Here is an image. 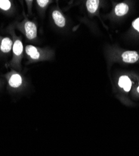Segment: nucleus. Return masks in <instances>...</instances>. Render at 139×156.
<instances>
[{
    "label": "nucleus",
    "mask_w": 139,
    "mask_h": 156,
    "mask_svg": "<svg viewBox=\"0 0 139 156\" xmlns=\"http://www.w3.org/2000/svg\"><path fill=\"white\" fill-rule=\"evenodd\" d=\"M119 85L120 86V87L123 88L125 91L128 92L131 89L132 82L128 76H123L120 77L119 81Z\"/></svg>",
    "instance_id": "4"
},
{
    "label": "nucleus",
    "mask_w": 139,
    "mask_h": 156,
    "mask_svg": "<svg viewBox=\"0 0 139 156\" xmlns=\"http://www.w3.org/2000/svg\"><path fill=\"white\" fill-rule=\"evenodd\" d=\"M26 52L28 55H29L33 59H38L40 58V53L38 51L36 48L33 46H27L26 47Z\"/></svg>",
    "instance_id": "8"
},
{
    "label": "nucleus",
    "mask_w": 139,
    "mask_h": 156,
    "mask_svg": "<svg viewBox=\"0 0 139 156\" xmlns=\"http://www.w3.org/2000/svg\"><path fill=\"white\" fill-rule=\"evenodd\" d=\"M12 41L9 37H5L3 39V40L0 46V49L3 53H8L11 49L12 48Z\"/></svg>",
    "instance_id": "6"
},
{
    "label": "nucleus",
    "mask_w": 139,
    "mask_h": 156,
    "mask_svg": "<svg viewBox=\"0 0 139 156\" xmlns=\"http://www.w3.org/2000/svg\"><path fill=\"white\" fill-rule=\"evenodd\" d=\"M132 26L137 31L139 32V18L134 21V22L132 23Z\"/></svg>",
    "instance_id": "13"
},
{
    "label": "nucleus",
    "mask_w": 139,
    "mask_h": 156,
    "mask_svg": "<svg viewBox=\"0 0 139 156\" xmlns=\"http://www.w3.org/2000/svg\"><path fill=\"white\" fill-rule=\"evenodd\" d=\"M98 0H88L86 2V8L91 13H94L98 9L99 5Z\"/></svg>",
    "instance_id": "9"
},
{
    "label": "nucleus",
    "mask_w": 139,
    "mask_h": 156,
    "mask_svg": "<svg viewBox=\"0 0 139 156\" xmlns=\"http://www.w3.org/2000/svg\"><path fill=\"white\" fill-rule=\"evenodd\" d=\"M52 16L55 24L59 27H64L65 25V19L58 11H54L53 12Z\"/></svg>",
    "instance_id": "3"
},
{
    "label": "nucleus",
    "mask_w": 139,
    "mask_h": 156,
    "mask_svg": "<svg viewBox=\"0 0 139 156\" xmlns=\"http://www.w3.org/2000/svg\"><path fill=\"white\" fill-rule=\"evenodd\" d=\"M128 11H129L128 5L127 4L123 3L117 5L115 9V14L119 16H122L126 15Z\"/></svg>",
    "instance_id": "7"
},
{
    "label": "nucleus",
    "mask_w": 139,
    "mask_h": 156,
    "mask_svg": "<svg viewBox=\"0 0 139 156\" xmlns=\"http://www.w3.org/2000/svg\"><path fill=\"white\" fill-rule=\"evenodd\" d=\"M48 3H49V1H48V0H38L37 1V3L38 4V5L42 8L45 7Z\"/></svg>",
    "instance_id": "12"
},
{
    "label": "nucleus",
    "mask_w": 139,
    "mask_h": 156,
    "mask_svg": "<svg viewBox=\"0 0 139 156\" xmlns=\"http://www.w3.org/2000/svg\"><path fill=\"white\" fill-rule=\"evenodd\" d=\"M22 83V78L18 74H13L9 80V84L13 87H18Z\"/></svg>",
    "instance_id": "5"
},
{
    "label": "nucleus",
    "mask_w": 139,
    "mask_h": 156,
    "mask_svg": "<svg viewBox=\"0 0 139 156\" xmlns=\"http://www.w3.org/2000/svg\"><path fill=\"white\" fill-rule=\"evenodd\" d=\"M137 91H138V93H139V86H138V87H137Z\"/></svg>",
    "instance_id": "14"
},
{
    "label": "nucleus",
    "mask_w": 139,
    "mask_h": 156,
    "mask_svg": "<svg viewBox=\"0 0 139 156\" xmlns=\"http://www.w3.org/2000/svg\"><path fill=\"white\" fill-rule=\"evenodd\" d=\"M24 29L27 37L29 40H33L36 37L37 29L35 23L30 21L27 22L24 25Z\"/></svg>",
    "instance_id": "1"
},
{
    "label": "nucleus",
    "mask_w": 139,
    "mask_h": 156,
    "mask_svg": "<svg viewBox=\"0 0 139 156\" xmlns=\"http://www.w3.org/2000/svg\"><path fill=\"white\" fill-rule=\"evenodd\" d=\"M11 8V2L8 0H0V8L7 11Z\"/></svg>",
    "instance_id": "11"
},
{
    "label": "nucleus",
    "mask_w": 139,
    "mask_h": 156,
    "mask_svg": "<svg viewBox=\"0 0 139 156\" xmlns=\"http://www.w3.org/2000/svg\"><path fill=\"white\" fill-rule=\"evenodd\" d=\"M123 61L127 63H134L137 62L139 58V56L136 51H125L122 55Z\"/></svg>",
    "instance_id": "2"
},
{
    "label": "nucleus",
    "mask_w": 139,
    "mask_h": 156,
    "mask_svg": "<svg viewBox=\"0 0 139 156\" xmlns=\"http://www.w3.org/2000/svg\"><path fill=\"white\" fill-rule=\"evenodd\" d=\"M13 49L14 54L16 56H20L22 53L23 47L21 41L17 40L15 42L13 47Z\"/></svg>",
    "instance_id": "10"
}]
</instances>
